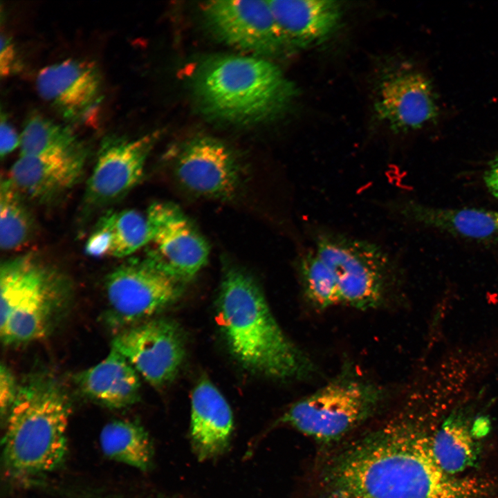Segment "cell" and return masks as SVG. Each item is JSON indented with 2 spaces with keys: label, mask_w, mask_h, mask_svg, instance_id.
Listing matches in <instances>:
<instances>
[{
  "label": "cell",
  "mask_w": 498,
  "mask_h": 498,
  "mask_svg": "<svg viewBox=\"0 0 498 498\" xmlns=\"http://www.w3.org/2000/svg\"><path fill=\"white\" fill-rule=\"evenodd\" d=\"M432 436L396 418L337 460L327 474L330 498H474L470 479L445 472Z\"/></svg>",
  "instance_id": "6da1fadb"
},
{
  "label": "cell",
  "mask_w": 498,
  "mask_h": 498,
  "mask_svg": "<svg viewBox=\"0 0 498 498\" xmlns=\"http://www.w3.org/2000/svg\"><path fill=\"white\" fill-rule=\"evenodd\" d=\"M217 304V318L228 345L244 367L281 380H306L314 375V363L286 335L248 274L228 269Z\"/></svg>",
  "instance_id": "7a4b0ae2"
},
{
  "label": "cell",
  "mask_w": 498,
  "mask_h": 498,
  "mask_svg": "<svg viewBox=\"0 0 498 498\" xmlns=\"http://www.w3.org/2000/svg\"><path fill=\"white\" fill-rule=\"evenodd\" d=\"M194 92L205 115L251 124L280 116L292 103L296 89L265 57L222 55L207 59L197 68Z\"/></svg>",
  "instance_id": "3957f363"
},
{
  "label": "cell",
  "mask_w": 498,
  "mask_h": 498,
  "mask_svg": "<svg viewBox=\"0 0 498 498\" xmlns=\"http://www.w3.org/2000/svg\"><path fill=\"white\" fill-rule=\"evenodd\" d=\"M71 414L69 398L55 377L39 373L26 378L6 418L2 447L7 470L22 477L58 468L67 452Z\"/></svg>",
  "instance_id": "277c9868"
},
{
  "label": "cell",
  "mask_w": 498,
  "mask_h": 498,
  "mask_svg": "<svg viewBox=\"0 0 498 498\" xmlns=\"http://www.w3.org/2000/svg\"><path fill=\"white\" fill-rule=\"evenodd\" d=\"M0 336L6 346L46 337L68 299L66 282L33 257L6 261L0 268Z\"/></svg>",
  "instance_id": "5b68a950"
},
{
  "label": "cell",
  "mask_w": 498,
  "mask_h": 498,
  "mask_svg": "<svg viewBox=\"0 0 498 498\" xmlns=\"http://www.w3.org/2000/svg\"><path fill=\"white\" fill-rule=\"evenodd\" d=\"M384 387L346 368L294 403L281 421L322 442L342 437L369 417L386 398Z\"/></svg>",
  "instance_id": "8992f818"
},
{
  "label": "cell",
  "mask_w": 498,
  "mask_h": 498,
  "mask_svg": "<svg viewBox=\"0 0 498 498\" xmlns=\"http://www.w3.org/2000/svg\"><path fill=\"white\" fill-rule=\"evenodd\" d=\"M314 250L331 272L338 306L367 310L387 300L394 284V267L376 244L326 233L317 237Z\"/></svg>",
  "instance_id": "52a82bcc"
},
{
  "label": "cell",
  "mask_w": 498,
  "mask_h": 498,
  "mask_svg": "<svg viewBox=\"0 0 498 498\" xmlns=\"http://www.w3.org/2000/svg\"><path fill=\"white\" fill-rule=\"evenodd\" d=\"M181 284L147 257L124 262L105 281L109 324L126 329L140 323L175 302Z\"/></svg>",
  "instance_id": "ba28073f"
},
{
  "label": "cell",
  "mask_w": 498,
  "mask_h": 498,
  "mask_svg": "<svg viewBox=\"0 0 498 498\" xmlns=\"http://www.w3.org/2000/svg\"><path fill=\"white\" fill-rule=\"evenodd\" d=\"M149 259L161 271L182 283L193 278L207 264L206 241L181 209L168 202L148 208Z\"/></svg>",
  "instance_id": "9c48e42d"
},
{
  "label": "cell",
  "mask_w": 498,
  "mask_h": 498,
  "mask_svg": "<svg viewBox=\"0 0 498 498\" xmlns=\"http://www.w3.org/2000/svg\"><path fill=\"white\" fill-rule=\"evenodd\" d=\"M202 11L212 33L228 46L261 57L290 50L268 1H210Z\"/></svg>",
  "instance_id": "30bf717a"
},
{
  "label": "cell",
  "mask_w": 498,
  "mask_h": 498,
  "mask_svg": "<svg viewBox=\"0 0 498 498\" xmlns=\"http://www.w3.org/2000/svg\"><path fill=\"white\" fill-rule=\"evenodd\" d=\"M111 347L156 387L165 385L176 377L185 355L180 328L165 318L141 322L122 329L113 339Z\"/></svg>",
  "instance_id": "8fae6325"
},
{
  "label": "cell",
  "mask_w": 498,
  "mask_h": 498,
  "mask_svg": "<svg viewBox=\"0 0 498 498\" xmlns=\"http://www.w3.org/2000/svg\"><path fill=\"white\" fill-rule=\"evenodd\" d=\"M156 132L137 138L110 135L101 142L96 162L87 181L86 200L93 205L112 202L140 181Z\"/></svg>",
  "instance_id": "7c38bea8"
},
{
  "label": "cell",
  "mask_w": 498,
  "mask_h": 498,
  "mask_svg": "<svg viewBox=\"0 0 498 498\" xmlns=\"http://www.w3.org/2000/svg\"><path fill=\"white\" fill-rule=\"evenodd\" d=\"M36 87L40 97L62 118L83 121L100 102L102 77L93 62L71 58L43 68Z\"/></svg>",
  "instance_id": "4fadbf2b"
},
{
  "label": "cell",
  "mask_w": 498,
  "mask_h": 498,
  "mask_svg": "<svg viewBox=\"0 0 498 498\" xmlns=\"http://www.w3.org/2000/svg\"><path fill=\"white\" fill-rule=\"evenodd\" d=\"M176 176L189 191L204 196L228 198L234 195L241 181L240 165L232 151L208 137L195 138L180 152Z\"/></svg>",
  "instance_id": "5bb4252c"
},
{
  "label": "cell",
  "mask_w": 498,
  "mask_h": 498,
  "mask_svg": "<svg viewBox=\"0 0 498 498\" xmlns=\"http://www.w3.org/2000/svg\"><path fill=\"white\" fill-rule=\"evenodd\" d=\"M376 111L394 130L407 131L434 120L439 109L430 80L421 72L401 70L382 80Z\"/></svg>",
  "instance_id": "9a60e30c"
},
{
  "label": "cell",
  "mask_w": 498,
  "mask_h": 498,
  "mask_svg": "<svg viewBox=\"0 0 498 498\" xmlns=\"http://www.w3.org/2000/svg\"><path fill=\"white\" fill-rule=\"evenodd\" d=\"M86 156L83 146L59 153L19 156L10 169L8 178L24 196L48 201L77 183Z\"/></svg>",
  "instance_id": "2e32d148"
},
{
  "label": "cell",
  "mask_w": 498,
  "mask_h": 498,
  "mask_svg": "<svg viewBox=\"0 0 498 498\" xmlns=\"http://www.w3.org/2000/svg\"><path fill=\"white\" fill-rule=\"evenodd\" d=\"M400 212L411 221L455 238L498 246V211L434 206L409 201Z\"/></svg>",
  "instance_id": "e0dca14e"
},
{
  "label": "cell",
  "mask_w": 498,
  "mask_h": 498,
  "mask_svg": "<svg viewBox=\"0 0 498 498\" xmlns=\"http://www.w3.org/2000/svg\"><path fill=\"white\" fill-rule=\"evenodd\" d=\"M275 21L290 48H304L328 38L342 16L338 2L328 0H270Z\"/></svg>",
  "instance_id": "ac0fdd59"
},
{
  "label": "cell",
  "mask_w": 498,
  "mask_h": 498,
  "mask_svg": "<svg viewBox=\"0 0 498 498\" xmlns=\"http://www.w3.org/2000/svg\"><path fill=\"white\" fill-rule=\"evenodd\" d=\"M233 427L231 409L208 379L196 385L191 399L190 436L200 460L215 457L227 448Z\"/></svg>",
  "instance_id": "d6986e66"
},
{
  "label": "cell",
  "mask_w": 498,
  "mask_h": 498,
  "mask_svg": "<svg viewBox=\"0 0 498 498\" xmlns=\"http://www.w3.org/2000/svg\"><path fill=\"white\" fill-rule=\"evenodd\" d=\"M74 382L83 396L111 409L127 407L140 398L139 374L112 347L100 362L77 372Z\"/></svg>",
  "instance_id": "ffe728a7"
},
{
  "label": "cell",
  "mask_w": 498,
  "mask_h": 498,
  "mask_svg": "<svg viewBox=\"0 0 498 498\" xmlns=\"http://www.w3.org/2000/svg\"><path fill=\"white\" fill-rule=\"evenodd\" d=\"M99 439L103 454L111 460L141 470H146L151 465V442L136 421H112L102 427Z\"/></svg>",
  "instance_id": "44dd1931"
},
{
  "label": "cell",
  "mask_w": 498,
  "mask_h": 498,
  "mask_svg": "<svg viewBox=\"0 0 498 498\" xmlns=\"http://www.w3.org/2000/svg\"><path fill=\"white\" fill-rule=\"evenodd\" d=\"M82 146L71 128L39 114L28 118L20 134V156L59 153Z\"/></svg>",
  "instance_id": "7402d4cb"
},
{
  "label": "cell",
  "mask_w": 498,
  "mask_h": 498,
  "mask_svg": "<svg viewBox=\"0 0 498 498\" xmlns=\"http://www.w3.org/2000/svg\"><path fill=\"white\" fill-rule=\"evenodd\" d=\"M24 195L9 178L0 186V245L2 250H14L30 238L33 222L24 203Z\"/></svg>",
  "instance_id": "603a6c76"
},
{
  "label": "cell",
  "mask_w": 498,
  "mask_h": 498,
  "mask_svg": "<svg viewBox=\"0 0 498 498\" xmlns=\"http://www.w3.org/2000/svg\"><path fill=\"white\" fill-rule=\"evenodd\" d=\"M432 450L440 467L452 475L463 471L475 459L470 432L455 423H447L432 435Z\"/></svg>",
  "instance_id": "cb8c5ba5"
},
{
  "label": "cell",
  "mask_w": 498,
  "mask_h": 498,
  "mask_svg": "<svg viewBox=\"0 0 498 498\" xmlns=\"http://www.w3.org/2000/svg\"><path fill=\"white\" fill-rule=\"evenodd\" d=\"M100 222L109 231L111 240L109 256H129L149 242L146 214L136 210H124L105 214Z\"/></svg>",
  "instance_id": "d4e9b609"
},
{
  "label": "cell",
  "mask_w": 498,
  "mask_h": 498,
  "mask_svg": "<svg viewBox=\"0 0 498 498\" xmlns=\"http://www.w3.org/2000/svg\"><path fill=\"white\" fill-rule=\"evenodd\" d=\"M299 273L304 297L311 306L320 310L338 306L331 272L314 249L301 258Z\"/></svg>",
  "instance_id": "484cf974"
},
{
  "label": "cell",
  "mask_w": 498,
  "mask_h": 498,
  "mask_svg": "<svg viewBox=\"0 0 498 498\" xmlns=\"http://www.w3.org/2000/svg\"><path fill=\"white\" fill-rule=\"evenodd\" d=\"M19 388L10 369L1 364L0 367V409L1 418L7 417L12 407Z\"/></svg>",
  "instance_id": "4316f807"
},
{
  "label": "cell",
  "mask_w": 498,
  "mask_h": 498,
  "mask_svg": "<svg viewBox=\"0 0 498 498\" xmlns=\"http://www.w3.org/2000/svg\"><path fill=\"white\" fill-rule=\"evenodd\" d=\"M111 240L108 230L100 221L89 237L85 246L86 253L94 257L109 256Z\"/></svg>",
  "instance_id": "83f0119b"
},
{
  "label": "cell",
  "mask_w": 498,
  "mask_h": 498,
  "mask_svg": "<svg viewBox=\"0 0 498 498\" xmlns=\"http://www.w3.org/2000/svg\"><path fill=\"white\" fill-rule=\"evenodd\" d=\"M17 51L12 39L4 35L1 36L0 73L7 77L19 68Z\"/></svg>",
  "instance_id": "f1b7e54d"
},
{
  "label": "cell",
  "mask_w": 498,
  "mask_h": 498,
  "mask_svg": "<svg viewBox=\"0 0 498 498\" xmlns=\"http://www.w3.org/2000/svg\"><path fill=\"white\" fill-rule=\"evenodd\" d=\"M20 145V135L1 114L0 125V155L4 157Z\"/></svg>",
  "instance_id": "f546056e"
},
{
  "label": "cell",
  "mask_w": 498,
  "mask_h": 498,
  "mask_svg": "<svg viewBox=\"0 0 498 498\" xmlns=\"http://www.w3.org/2000/svg\"><path fill=\"white\" fill-rule=\"evenodd\" d=\"M483 180L488 191L498 199V154L488 163Z\"/></svg>",
  "instance_id": "4dcf8cb0"
}]
</instances>
